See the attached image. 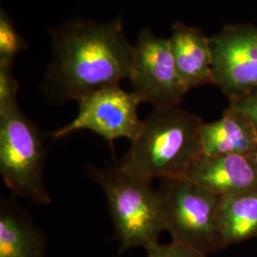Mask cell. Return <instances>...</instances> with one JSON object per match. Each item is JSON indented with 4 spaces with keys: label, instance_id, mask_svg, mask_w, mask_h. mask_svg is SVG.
Wrapping results in <instances>:
<instances>
[{
    "label": "cell",
    "instance_id": "obj_1",
    "mask_svg": "<svg viewBox=\"0 0 257 257\" xmlns=\"http://www.w3.org/2000/svg\"><path fill=\"white\" fill-rule=\"evenodd\" d=\"M51 34L54 57L47 78L58 99L77 101L130 78L135 46L126 37L121 19L106 24L74 19Z\"/></svg>",
    "mask_w": 257,
    "mask_h": 257
},
{
    "label": "cell",
    "instance_id": "obj_2",
    "mask_svg": "<svg viewBox=\"0 0 257 257\" xmlns=\"http://www.w3.org/2000/svg\"><path fill=\"white\" fill-rule=\"evenodd\" d=\"M203 123L198 115L179 106L154 108L117 164L151 182L184 176L202 155L199 132Z\"/></svg>",
    "mask_w": 257,
    "mask_h": 257
},
{
    "label": "cell",
    "instance_id": "obj_3",
    "mask_svg": "<svg viewBox=\"0 0 257 257\" xmlns=\"http://www.w3.org/2000/svg\"><path fill=\"white\" fill-rule=\"evenodd\" d=\"M88 172L106 196L120 252L133 248L146 249L158 243L166 230L165 216L152 182L130 174L118 164L89 167Z\"/></svg>",
    "mask_w": 257,
    "mask_h": 257
},
{
    "label": "cell",
    "instance_id": "obj_4",
    "mask_svg": "<svg viewBox=\"0 0 257 257\" xmlns=\"http://www.w3.org/2000/svg\"><path fill=\"white\" fill-rule=\"evenodd\" d=\"M45 156L40 130L19 106L0 113V175L15 196L37 205L51 204L44 181Z\"/></svg>",
    "mask_w": 257,
    "mask_h": 257
},
{
    "label": "cell",
    "instance_id": "obj_5",
    "mask_svg": "<svg viewBox=\"0 0 257 257\" xmlns=\"http://www.w3.org/2000/svg\"><path fill=\"white\" fill-rule=\"evenodd\" d=\"M173 242L207 255L225 248L218 226L219 197L185 176L160 180L157 189Z\"/></svg>",
    "mask_w": 257,
    "mask_h": 257
},
{
    "label": "cell",
    "instance_id": "obj_6",
    "mask_svg": "<svg viewBox=\"0 0 257 257\" xmlns=\"http://www.w3.org/2000/svg\"><path fill=\"white\" fill-rule=\"evenodd\" d=\"M76 116L69 124L52 133L57 140L79 131H90L112 145L114 140L126 138L131 143L142 128L138 116L141 103L132 92L114 84L89 92L78 100Z\"/></svg>",
    "mask_w": 257,
    "mask_h": 257
},
{
    "label": "cell",
    "instance_id": "obj_7",
    "mask_svg": "<svg viewBox=\"0 0 257 257\" xmlns=\"http://www.w3.org/2000/svg\"><path fill=\"white\" fill-rule=\"evenodd\" d=\"M132 92L154 108L177 107L188 92L177 72L169 38L142 30L135 45L128 78Z\"/></svg>",
    "mask_w": 257,
    "mask_h": 257
},
{
    "label": "cell",
    "instance_id": "obj_8",
    "mask_svg": "<svg viewBox=\"0 0 257 257\" xmlns=\"http://www.w3.org/2000/svg\"><path fill=\"white\" fill-rule=\"evenodd\" d=\"M213 83L230 102L257 88V27L227 25L210 37Z\"/></svg>",
    "mask_w": 257,
    "mask_h": 257
},
{
    "label": "cell",
    "instance_id": "obj_9",
    "mask_svg": "<svg viewBox=\"0 0 257 257\" xmlns=\"http://www.w3.org/2000/svg\"><path fill=\"white\" fill-rule=\"evenodd\" d=\"M218 197L257 189V169L247 156H201L184 175Z\"/></svg>",
    "mask_w": 257,
    "mask_h": 257
},
{
    "label": "cell",
    "instance_id": "obj_10",
    "mask_svg": "<svg viewBox=\"0 0 257 257\" xmlns=\"http://www.w3.org/2000/svg\"><path fill=\"white\" fill-rule=\"evenodd\" d=\"M177 72L187 91L213 84L210 37L201 29L176 22L169 38Z\"/></svg>",
    "mask_w": 257,
    "mask_h": 257
},
{
    "label": "cell",
    "instance_id": "obj_11",
    "mask_svg": "<svg viewBox=\"0 0 257 257\" xmlns=\"http://www.w3.org/2000/svg\"><path fill=\"white\" fill-rule=\"evenodd\" d=\"M203 156L251 155L257 150V134L245 116L228 107L222 117L203 123L200 132Z\"/></svg>",
    "mask_w": 257,
    "mask_h": 257
},
{
    "label": "cell",
    "instance_id": "obj_12",
    "mask_svg": "<svg viewBox=\"0 0 257 257\" xmlns=\"http://www.w3.org/2000/svg\"><path fill=\"white\" fill-rule=\"evenodd\" d=\"M42 231L10 199L0 206V257H46Z\"/></svg>",
    "mask_w": 257,
    "mask_h": 257
},
{
    "label": "cell",
    "instance_id": "obj_13",
    "mask_svg": "<svg viewBox=\"0 0 257 257\" xmlns=\"http://www.w3.org/2000/svg\"><path fill=\"white\" fill-rule=\"evenodd\" d=\"M217 216L225 248L257 237V189L219 197Z\"/></svg>",
    "mask_w": 257,
    "mask_h": 257
},
{
    "label": "cell",
    "instance_id": "obj_14",
    "mask_svg": "<svg viewBox=\"0 0 257 257\" xmlns=\"http://www.w3.org/2000/svg\"><path fill=\"white\" fill-rule=\"evenodd\" d=\"M27 48V44L15 28L13 20L0 12V64L14 63L17 55Z\"/></svg>",
    "mask_w": 257,
    "mask_h": 257
},
{
    "label": "cell",
    "instance_id": "obj_15",
    "mask_svg": "<svg viewBox=\"0 0 257 257\" xmlns=\"http://www.w3.org/2000/svg\"><path fill=\"white\" fill-rule=\"evenodd\" d=\"M19 82L13 73V65L0 64V113L19 106Z\"/></svg>",
    "mask_w": 257,
    "mask_h": 257
},
{
    "label": "cell",
    "instance_id": "obj_16",
    "mask_svg": "<svg viewBox=\"0 0 257 257\" xmlns=\"http://www.w3.org/2000/svg\"><path fill=\"white\" fill-rule=\"evenodd\" d=\"M146 257H207L206 253L196 248L176 242L166 245L156 243L146 248Z\"/></svg>",
    "mask_w": 257,
    "mask_h": 257
},
{
    "label": "cell",
    "instance_id": "obj_17",
    "mask_svg": "<svg viewBox=\"0 0 257 257\" xmlns=\"http://www.w3.org/2000/svg\"><path fill=\"white\" fill-rule=\"evenodd\" d=\"M229 107L245 116L257 134V88L248 95L238 100L230 102Z\"/></svg>",
    "mask_w": 257,
    "mask_h": 257
},
{
    "label": "cell",
    "instance_id": "obj_18",
    "mask_svg": "<svg viewBox=\"0 0 257 257\" xmlns=\"http://www.w3.org/2000/svg\"><path fill=\"white\" fill-rule=\"evenodd\" d=\"M248 158L250 159V161L252 162V164L255 166V168L257 169V150L256 151H254L251 155H249Z\"/></svg>",
    "mask_w": 257,
    "mask_h": 257
}]
</instances>
